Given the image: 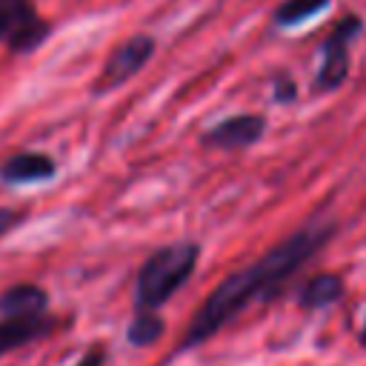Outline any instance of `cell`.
Masks as SVG:
<instances>
[{
  "mask_svg": "<svg viewBox=\"0 0 366 366\" xmlns=\"http://www.w3.org/2000/svg\"><path fill=\"white\" fill-rule=\"evenodd\" d=\"M163 317L160 315H154V309H140V315L129 323V343H134V346H152V343H157L160 340V335H163Z\"/></svg>",
  "mask_w": 366,
  "mask_h": 366,
  "instance_id": "obj_11",
  "label": "cell"
},
{
  "mask_svg": "<svg viewBox=\"0 0 366 366\" xmlns=\"http://www.w3.org/2000/svg\"><path fill=\"white\" fill-rule=\"evenodd\" d=\"M332 234H335V223H329V220L326 223H306L300 232H295L292 237L272 246L260 260H254L252 266L226 277L206 297V303L194 312V317L186 329V337H183V349L206 343L214 332H220L249 303L277 292L309 257L317 254V249Z\"/></svg>",
  "mask_w": 366,
  "mask_h": 366,
  "instance_id": "obj_1",
  "label": "cell"
},
{
  "mask_svg": "<svg viewBox=\"0 0 366 366\" xmlns=\"http://www.w3.org/2000/svg\"><path fill=\"white\" fill-rule=\"evenodd\" d=\"M49 295L34 283H20L6 292H0V317H17V315H34L46 312Z\"/></svg>",
  "mask_w": 366,
  "mask_h": 366,
  "instance_id": "obj_9",
  "label": "cell"
},
{
  "mask_svg": "<svg viewBox=\"0 0 366 366\" xmlns=\"http://www.w3.org/2000/svg\"><path fill=\"white\" fill-rule=\"evenodd\" d=\"M323 6H329V0H286L274 11V20L280 26H295V23H303V20L315 17Z\"/></svg>",
  "mask_w": 366,
  "mask_h": 366,
  "instance_id": "obj_12",
  "label": "cell"
},
{
  "mask_svg": "<svg viewBox=\"0 0 366 366\" xmlns=\"http://www.w3.org/2000/svg\"><path fill=\"white\" fill-rule=\"evenodd\" d=\"M57 174V163L49 154L40 152H23L9 157L0 166V180L9 186H20V183H40V180H51Z\"/></svg>",
  "mask_w": 366,
  "mask_h": 366,
  "instance_id": "obj_8",
  "label": "cell"
},
{
  "mask_svg": "<svg viewBox=\"0 0 366 366\" xmlns=\"http://www.w3.org/2000/svg\"><path fill=\"white\" fill-rule=\"evenodd\" d=\"M152 51H154V40H152L149 34H134L132 40H126V43L109 57V63L103 66L94 92H112V89H117L120 83H126L129 77H134V74L149 63Z\"/></svg>",
  "mask_w": 366,
  "mask_h": 366,
  "instance_id": "obj_4",
  "label": "cell"
},
{
  "mask_svg": "<svg viewBox=\"0 0 366 366\" xmlns=\"http://www.w3.org/2000/svg\"><path fill=\"white\" fill-rule=\"evenodd\" d=\"M49 26L34 14L29 0H0V40L11 51H29L46 37Z\"/></svg>",
  "mask_w": 366,
  "mask_h": 366,
  "instance_id": "obj_3",
  "label": "cell"
},
{
  "mask_svg": "<svg viewBox=\"0 0 366 366\" xmlns=\"http://www.w3.org/2000/svg\"><path fill=\"white\" fill-rule=\"evenodd\" d=\"M360 29L357 17H343L323 49V66L317 71V89H337L349 74V40Z\"/></svg>",
  "mask_w": 366,
  "mask_h": 366,
  "instance_id": "obj_5",
  "label": "cell"
},
{
  "mask_svg": "<svg viewBox=\"0 0 366 366\" xmlns=\"http://www.w3.org/2000/svg\"><path fill=\"white\" fill-rule=\"evenodd\" d=\"M360 343L366 346V323H363V329H360Z\"/></svg>",
  "mask_w": 366,
  "mask_h": 366,
  "instance_id": "obj_16",
  "label": "cell"
},
{
  "mask_svg": "<svg viewBox=\"0 0 366 366\" xmlns=\"http://www.w3.org/2000/svg\"><path fill=\"white\" fill-rule=\"evenodd\" d=\"M200 260L197 243H172L157 249L137 274V306L157 309L163 306L194 272Z\"/></svg>",
  "mask_w": 366,
  "mask_h": 366,
  "instance_id": "obj_2",
  "label": "cell"
},
{
  "mask_svg": "<svg viewBox=\"0 0 366 366\" xmlns=\"http://www.w3.org/2000/svg\"><path fill=\"white\" fill-rule=\"evenodd\" d=\"M17 223H20V214H17V212H11V209H0V237L9 234Z\"/></svg>",
  "mask_w": 366,
  "mask_h": 366,
  "instance_id": "obj_14",
  "label": "cell"
},
{
  "mask_svg": "<svg viewBox=\"0 0 366 366\" xmlns=\"http://www.w3.org/2000/svg\"><path fill=\"white\" fill-rule=\"evenodd\" d=\"M340 297H343V277L332 274V272H320V274H315L312 280L303 283L297 303L303 309H323V306H332Z\"/></svg>",
  "mask_w": 366,
  "mask_h": 366,
  "instance_id": "obj_10",
  "label": "cell"
},
{
  "mask_svg": "<svg viewBox=\"0 0 366 366\" xmlns=\"http://www.w3.org/2000/svg\"><path fill=\"white\" fill-rule=\"evenodd\" d=\"M266 132V120L260 114H234V117H226L220 120L217 126H212L206 134H203V146L209 149H246L252 143H257Z\"/></svg>",
  "mask_w": 366,
  "mask_h": 366,
  "instance_id": "obj_6",
  "label": "cell"
},
{
  "mask_svg": "<svg viewBox=\"0 0 366 366\" xmlns=\"http://www.w3.org/2000/svg\"><path fill=\"white\" fill-rule=\"evenodd\" d=\"M103 360H106V349L103 346H92L74 366H103Z\"/></svg>",
  "mask_w": 366,
  "mask_h": 366,
  "instance_id": "obj_13",
  "label": "cell"
},
{
  "mask_svg": "<svg viewBox=\"0 0 366 366\" xmlns=\"http://www.w3.org/2000/svg\"><path fill=\"white\" fill-rule=\"evenodd\" d=\"M295 97V83L286 77V83H280V89H277V100H292Z\"/></svg>",
  "mask_w": 366,
  "mask_h": 366,
  "instance_id": "obj_15",
  "label": "cell"
},
{
  "mask_svg": "<svg viewBox=\"0 0 366 366\" xmlns=\"http://www.w3.org/2000/svg\"><path fill=\"white\" fill-rule=\"evenodd\" d=\"M54 329V317H49L46 312H34V315H17V317H3L0 320V355L20 349L31 340L46 337Z\"/></svg>",
  "mask_w": 366,
  "mask_h": 366,
  "instance_id": "obj_7",
  "label": "cell"
}]
</instances>
